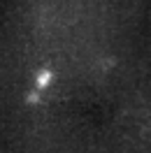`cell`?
<instances>
[{
    "instance_id": "6da1fadb",
    "label": "cell",
    "mask_w": 151,
    "mask_h": 153,
    "mask_svg": "<svg viewBox=\"0 0 151 153\" xmlns=\"http://www.w3.org/2000/svg\"><path fill=\"white\" fill-rule=\"evenodd\" d=\"M47 81H49V72H42V74H40V86H44Z\"/></svg>"
}]
</instances>
